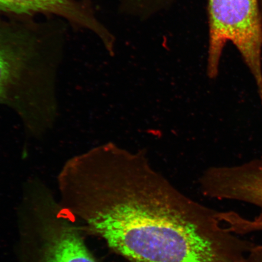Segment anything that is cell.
<instances>
[{
    "instance_id": "6da1fadb",
    "label": "cell",
    "mask_w": 262,
    "mask_h": 262,
    "mask_svg": "<svg viewBox=\"0 0 262 262\" xmlns=\"http://www.w3.org/2000/svg\"><path fill=\"white\" fill-rule=\"evenodd\" d=\"M59 188L66 208L130 262H254L256 244L180 192L146 149L94 147L64 164Z\"/></svg>"
},
{
    "instance_id": "5b68a950",
    "label": "cell",
    "mask_w": 262,
    "mask_h": 262,
    "mask_svg": "<svg viewBox=\"0 0 262 262\" xmlns=\"http://www.w3.org/2000/svg\"><path fill=\"white\" fill-rule=\"evenodd\" d=\"M37 198L34 262H97L70 218L61 211L49 212V195H40L42 209Z\"/></svg>"
},
{
    "instance_id": "8992f818",
    "label": "cell",
    "mask_w": 262,
    "mask_h": 262,
    "mask_svg": "<svg viewBox=\"0 0 262 262\" xmlns=\"http://www.w3.org/2000/svg\"><path fill=\"white\" fill-rule=\"evenodd\" d=\"M0 12L18 15L37 13L57 15L90 29L101 38L107 34L90 10L75 0H0Z\"/></svg>"
},
{
    "instance_id": "7a4b0ae2",
    "label": "cell",
    "mask_w": 262,
    "mask_h": 262,
    "mask_svg": "<svg viewBox=\"0 0 262 262\" xmlns=\"http://www.w3.org/2000/svg\"><path fill=\"white\" fill-rule=\"evenodd\" d=\"M37 39L14 26L0 28V104L27 128L45 119L54 99V69L38 53Z\"/></svg>"
},
{
    "instance_id": "3957f363",
    "label": "cell",
    "mask_w": 262,
    "mask_h": 262,
    "mask_svg": "<svg viewBox=\"0 0 262 262\" xmlns=\"http://www.w3.org/2000/svg\"><path fill=\"white\" fill-rule=\"evenodd\" d=\"M208 77H217L223 51L231 42L253 75L262 103V26L258 0H208Z\"/></svg>"
},
{
    "instance_id": "277c9868",
    "label": "cell",
    "mask_w": 262,
    "mask_h": 262,
    "mask_svg": "<svg viewBox=\"0 0 262 262\" xmlns=\"http://www.w3.org/2000/svg\"><path fill=\"white\" fill-rule=\"evenodd\" d=\"M200 185L209 198L247 203L258 208L253 219L225 212L224 221L229 231L237 235L262 231V158L242 165L211 167L203 173Z\"/></svg>"
},
{
    "instance_id": "52a82bcc",
    "label": "cell",
    "mask_w": 262,
    "mask_h": 262,
    "mask_svg": "<svg viewBox=\"0 0 262 262\" xmlns=\"http://www.w3.org/2000/svg\"><path fill=\"white\" fill-rule=\"evenodd\" d=\"M258 3H259V8H260L261 26H262V0H258Z\"/></svg>"
}]
</instances>
